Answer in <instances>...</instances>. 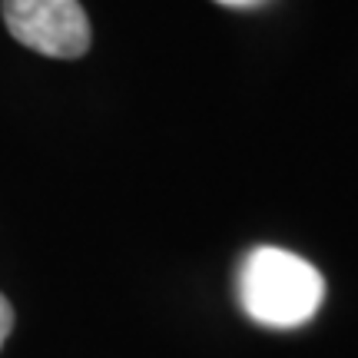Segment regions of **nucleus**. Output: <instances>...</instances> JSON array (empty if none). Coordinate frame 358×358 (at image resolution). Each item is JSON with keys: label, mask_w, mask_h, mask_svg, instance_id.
I'll use <instances>...</instances> for the list:
<instances>
[{"label": "nucleus", "mask_w": 358, "mask_h": 358, "mask_svg": "<svg viewBox=\"0 0 358 358\" xmlns=\"http://www.w3.org/2000/svg\"><path fill=\"white\" fill-rule=\"evenodd\" d=\"M10 329H13V308H10V302L0 295V348H3V342H7Z\"/></svg>", "instance_id": "7ed1b4c3"}, {"label": "nucleus", "mask_w": 358, "mask_h": 358, "mask_svg": "<svg viewBox=\"0 0 358 358\" xmlns=\"http://www.w3.org/2000/svg\"><path fill=\"white\" fill-rule=\"evenodd\" d=\"M325 282L319 268L295 252L262 245L239 268V302L245 315L268 329H295L322 306Z\"/></svg>", "instance_id": "f257e3e1"}, {"label": "nucleus", "mask_w": 358, "mask_h": 358, "mask_svg": "<svg viewBox=\"0 0 358 358\" xmlns=\"http://www.w3.org/2000/svg\"><path fill=\"white\" fill-rule=\"evenodd\" d=\"M3 24L24 47L77 60L90 50V20L80 0H3Z\"/></svg>", "instance_id": "f03ea898"}, {"label": "nucleus", "mask_w": 358, "mask_h": 358, "mask_svg": "<svg viewBox=\"0 0 358 358\" xmlns=\"http://www.w3.org/2000/svg\"><path fill=\"white\" fill-rule=\"evenodd\" d=\"M219 3H232V7H245V3H256V0H219Z\"/></svg>", "instance_id": "20e7f679"}]
</instances>
